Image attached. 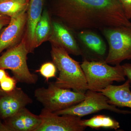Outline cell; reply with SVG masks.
<instances>
[{
  "instance_id": "1",
  "label": "cell",
  "mask_w": 131,
  "mask_h": 131,
  "mask_svg": "<svg viewBox=\"0 0 131 131\" xmlns=\"http://www.w3.org/2000/svg\"><path fill=\"white\" fill-rule=\"evenodd\" d=\"M57 14L79 31L131 26L118 0H57Z\"/></svg>"
},
{
  "instance_id": "8",
  "label": "cell",
  "mask_w": 131,
  "mask_h": 131,
  "mask_svg": "<svg viewBox=\"0 0 131 131\" xmlns=\"http://www.w3.org/2000/svg\"><path fill=\"white\" fill-rule=\"evenodd\" d=\"M41 124L35 131H83L81 117L70 115H58L43 108L40 115Z\"/></svg>"
},
{
  "instance_id": "16",
  "label": "cell",
  "mask_w": 131,
  "mask_h": 131,
  "mask_svg": "<svg viewBox=\"0 0 131 131\" xmlns=\"http://www.w3.org/2000/svg\"><path fill=\"white\" fill-rule=\"evenodd\" d=\"M52 27L51 26L49 14L47 10L42 13L38 21L35 31L34 48L38 47L46 41L51 35Z\"/></svg>"
},
{
  "instance_id": "25",
  "label": "cell",
  "mask_w": 131,
  "mask_h": 131,
  "mask_svg": "<svg viewBox=\"0 0 131 131\" xmlns=\"http://www.w3.org/2000/svg\"><path fill=\"white\" fill-rule=\"evenodd\" d=\"M5 93H6V92H4L0 88V97L3 95Z\"/></svg>"
},
{
  "instance_id": "12",
  "label": "cell",
  "mask_w": 131,
  "mask_h": 131,
  "mask_svg": "<svg viewBox=\"0 0 131 131\" xmlns=\"http://www.w3.org/2000/svg\"><path fill=\"white\" fill-rule=\"evenodd\" d=\"M50 38L52 44L62 47L69 54L77 56L83 54L73 33L68 27L62 23L58 21L52 23Z\"/></svg>"
},
{
  "instance_id": "17",
  "label": "cell",
  "mask_w": 131,
  "mask_h": 131,
  "mask_svg": "<svg viewBox=\"0 0 131 131\" xmlns=\"http://www.w3.org/2000/svg\"><path fill=\"white\" fill-rule=\"evenodd\" d=\"M82 124L85 127L92 129L104 128L116 130L120 127L118 121L104 115H98L89 119L82 120Z\"/></svg>"
},
{
  "instance_id": "23",
  "label": "cell",
  "mask_w": 131,
  "mask_h": 131,
  "mask_svg": "<svg viewBox=\"0 0 131 131\" xmlns=\"http://www.w3.org/2000/svg\"><path fill=\"white\" fill-rule=\"evenodd\" d=\"M11 18L0 13V31L3 27L7 25L10 21Z\"/></svg>"
},
{
  "instance_id": "19",
  "label": "cell",
  "mask_w": 131,
  "mask_h": 131,
  "mask_svg": "<svg viewBox=\"0 0 131 131\" xmlns=\"http://www.w3.org/2000/svg\"><path fill=\"white\" fill-rule=\"evenodd\" d=\"M57 68L53 63L48 62L43 64L37 72H39L46 81L56 77L57 73Z\"/></svg>"
},
{
  "instance_id": "13",
  "label": "cell",
  "mask_w": 131,
  "mask_h": 131,
  "mask_svg": "<svg viewBox=\"0 0 131 131\" xmlns=\"http://www.w3.org/2000/svg\"><path fill=\"white\" fill-rule=\"evenodd\" d=\"M100 92L107 97L110 105L131 108V90L128 80L121 85L111 84Z\"/></svg>"
},
{
  "instance_id": "21",
  "label": "cell",
  "mask_w": 131,
  "mask_h": 131,
  "mask_svg": "<svg viewBox=\"0 0 131 131\" xmlns=\"http://www.w3.org/2000/svg\"><path fill=\"white\" fill-rule=\"evenodd\" d=\"M127 19H131V0H118Z\"/></svg>"
},
{
  "instance_id": "4",
  "label": "cell",
  "mask_w": 131,
  "mask_h": 131,
  "mask_svg": "<svg viewBox=\"0 0 131 131\" xmlns=\"http://www.w3.org/2000/svg\"><path fill=\"white\" fill-rule=\"evenodd\" d=\"M34 96L46 110L56 112L80 103L85 98V92L61 88L49 83L47 88L35 90Z\"/></svg>"
},
{
  "instance_id": "9",
  "label": "cell",
  "mask_w": 131,
  "mask_h": 131,
  "mask_svg": "<svg viewBox=\"0 0 131 131\" xmlns=\"http://www.w3.org/2000/svg\"><path fill=\"white\" fill-rule=\"evenodd\" d=\"M32 99L21 88H16L0 97V116L6 119L32 103Z\"/></svg>"
},
{
  "instance_id": "10",
  "label": "cell",
  "mask_w": 131,
  "mask_h": 131,
  "mask_svg": "<svg viewBox=\"0 0 131 131\" xmlns=\"http://www.w3.org/2000/svg\"><path fill=\"white\" fill-rule=\"evenodd\" d=\"M6 119L5 124L0 122V131H35L42 121L39 115L32 113L26 107Z\"/></svg>"
},
{
  "instance_id": "22",
  "label": "cell",
  "mask_w": 131,
  "mask_h": 131,
  "mask_svg": "<svg viewBox=\"0 0 131 131\" xmlns=\"http://www.w3.org/2000/svg\"><path fill=\"white\" fill-rule=\"evenodd\" d=\"M126 77L130 83L131 89V63H125L122 65Z\"/></svg>"
},
{
  "instance_id": "7",
  "label": "cell",
  "mask_w": 131,
  "mask_h": 131,
  "mask_svg": "<svg viewBox=\"0 0 131 131\" xmlns=\"http://www.w3.org/2000/svg\"><path fill=\"white\" fill-rule=\"evenodd\" d=\"M83 100L74 105L54 112L58 115H70L80 117L106 110L124 115L131 114V111L122 110L108 102V98L100 92L88 90Z\"/></svg>"
},
{
  "instance_id": "6",
  "label": "cell",
  "mask_w": 131,
  "mask_h": 131,
  "mask_svg": "<svg viewBox=\"0 0 131 131\" xmlns=\"http://www.w3.org/2000/svg\"><path fill=\"white\" fill-rule=\"evenodd\" d=\"M101 31L109 46L105 62L116 65L131 59V26L108 27Z\"/></svg>"
},
{
  "instance_id": "14",
  "label": "cell",
  "mask_w": 131,
  "mask_h": 131,
  "mask_svg": "<svg viewBox=\"0 0 131 131\" xmlns=\"http://www.w3.org/2000/svg\"><path fill=\"white\" fill-rule=\"evenodd\" d=\"M77 37L79 42L84 50L99 58L105 56L107 50L105 42L93 30L79 31Z\"/></svg>"
},
{
  "instance_id": "27",
  "label": "cell",
  "mask_w": 131,
  "mask_h": 131,
  "mask_svg": "<svg viewBox=\"0 0 131 131\" xmlns=\"http://www.w3.org/2000/svg\"><path fill=\"white\" fill-rule=\"evenodd\" d=\"M8 0H0V3H2L4 2L7 1Z\"/></svg>"
},
{
  "instance_id": "24",
  "label": "cell",
  "mask_w": 131,
  "mask_h": 131,
  "mask_svg": "<svg viewBox=\"0 0 131 131\" xmlns=\"http://www.w3.org/2000/svg\"><path fill=\"white\" fill-rule=\"evenodd\" d=\"M8 76L4 69L0 68V82Z\"/></svg>"
},
{
  "instance_id": "18",
  "label": "cell",
  "mask_w": 131,
  "mask_h": 131,
  "mask_svg": "<svg viewBox=\"0 0 131 131\" xmlns=\"http://www.w3.org/2000/svg\"><path fill=\"white\" fill-rule=\"evenodd\" d=\"M29 3H23L16 0H8L0 3V13L10 18L26 11Z\"/></svg>"
},
{
  "instance_id": "11",
  "label": "cell",
  "mask_w": 131,
  "mask_h": 131,
  "mask_svg": "<svg viewBox=\"0 0 131 131\" xmlns=\"http://www.w3.org/2000/svg\"><path fill=\"white\" fill-rule=\"evenodd\" d=\"M26 12L11 17L7 27L0 34V54L5 49L15 46L19 40L28 19Z\"/></svg>"
},
{
  "instance_id": "2",
  "label": "cell",
  "mask_w": 131,
  "mask_h": 131,
  "mask_svg": "<svg viewBox=\"0 0 131 131\" xmlns=\"http://www.w3.org/2000/svg\"><path fill=\"white\" fill-rule=\"evenodd\" d=\"M69 54L62 47L52 44V59L59 72L54 84L61 88L85 92L88 90V84L81 64Z\"/></svg>"
},
{
  "instance_id": "20",
  "label": "cell",
  "mask_w": 131,
  "mask_h": 131,
  "mask_svg": "<svg viewBox=\"0 0 131 131\" xmlns=\"http://www.w3.org/2000/svg\"><path fill=\"white\" fill-rule=\"evenodd\" d=\"M16 80L15 78L7 76L0 82V88L6 93H9L16 88Z\"/></svg>"
},
{
  "instance_id": "15",
  "label": "cell",
  "mask_w": 131,
  "mask_h": 131,
  "mask_svg": "<svg viewBox=\"0 0 131 131\" xmlns=\"http://www.w3.org/2000/svg\"><path fill=\"white\" fill-rule=\"evenodd\" d=\"M45 0H30L27 21V47L29 52L34 50V36L36 25L42 14Z\"/></svg>"
},
{
  "instance_id": "3",
  "label": "cell",
  "mask_w": 131,
  "mask_h": 131,
  "mask_svg": "<svg viewBox=\"0 0 131 131\" xmlns=\"http://www.w3.org/2000/svg\"><path fill=\"white\" fill-rule=\"evenodd\" d=\"M81 66L89 90L100 92L113 82L126 80L124 69L120 64L111 66L104 61H89L85 58Z\"/></svg>"
},
{
  "instance_id": "5",
  "label": "cell",
  "mask_w": 131,
  "mask_h": 131,
  "mask_svg": "<svg viewBox=\"0 0 131 131\" xmlns=\"http://www.w3.org/2000/svg\"><path fill=\"white\" fill-rule=\"evenodd\" d=\"M29 52L27 42L22 39L19 44L9 48L0 57V68L12 71L17 81L35 84L38 76L31 73L28 69L27 59Z\"/></svg>"
},
{
  "instance_id": "26",
  "label": "cell",
  "mask_w": 131,
  "mask_h": 131,
  "mask_svg": "<svg viewBox=\"0 0 131 131\" xmlns=\"http://www.w3.org/2000/svg\"><path fill=\"white\" fill-rule=\"evenodd\" d=\"M23 3H29L30 0H16Z\"/></svg>"
}]
</instances>
